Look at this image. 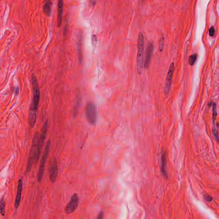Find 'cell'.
Instances as JSON below:
<instances>
[{"label":"cell","instance_id":"9c48e42d","mask_svg":"<svg viewBox=\"0 0 219 219\" xmlns=\"http://www.w3.org/2000/svg\"><path fill=\"white\" fill-rule=\"evenodd\" d=\"M174 63H172L170 64L167 73V79H166V83H165V87H164V92L165 94H168L170 91V88H171V83H172V79L173 73L174 71Z\"/></svg>","mask_w":219,"mask_h":219},{"label":"cell","instance_id":"9a60e30c","mask_svg":"<svg viewBox=\"0 0 219 219\" xmlns=\"http://www.w3.org/2000/svg\"><path fill=\"white\" fill-rule=\"evenodd\" d=\"M36 120V111L30 110L29 113V121L30 126L33 128L35 125Z\"/></svg>","mask_w":219,"mask_h":219},{"label":"cell","instance_id":"3957f363","mask_svg":"<svg viewBox=\"0 0 219 219\" xmlns=\"http://www.w3.org/2000/svg\"><path fill=\"white\" fill-rule=\"evenodd\" d=\"M32 82L33 85V99L30 110L36 111L38 109L40 99V91L37 79L33 74L32 76Z\"/></svg>","mask_w":219,"mask_h":219},{"label":"cell","instance_id":"cb8c5ba5","mask_svg":"<svg viewBox=\"0 0 219 219\" xmlns=\"http://www.w3.org/2000/svg\"><path fill=\"white\" fill-rule=\"evenodd\" d=\"M90 1H91V4L93 5H95V4H96V0H90Z\"/></svg>","mask_w":219,"mask_h":219},{"label":"cell","instance_id":"7c38bea8","mask_svg":"<svg viewBox=\"0 0 219 219\" xmlns=\"http://www.w3.org/2000/svg\"><path fill=\"white\" fill-rule=\"evenodd\" d=\"M63 0H58L57 5V25L61 26L63 14Z\"/></svg>","mask_w":219,"mask_h":219},{"label":"cell","instance_id":"4fadbf2b","mask_svg":"<svg viewBox=\"0 0 219 219\" xmlns=\"http://www.w3.org/2000/svg\"><path fill=\"white\" fill-rule=\"evenodd\" d=\"M52 0H44L43 10L44 14L47 17H49L51 13Z\"/></svg>","mask_w":219,"mask_h":219},{"label":"cell","instance_id":"d6986e66","mask_svg":"<svg viewBox=\"0 0 219 219\" xmlns=\"http://www.w3.org/2000/svg\"><path fill=\"white\" fill-rule=\"evenodd\" d=\"M212 133L214 136L215 137L216 139L217 140V141H218V134L216 129L215 128H213Z\"/></svg>","mask_w":219,"mask_h":219},{"label":"cell","instance_id":"52a82bcc","mask_svg":"<svg viewBox=\"0 0 219 219\" xmlns=\"http://www.w3.org/2000/svg\"><path fill=\"white\" fill-rule=\"evenodd\" d=\"M79 196L77 193H74L71 198L70 200L66 205L65 211L66 213L70 214L73 213L77 208L79 204Z\"/></svg>","mask_w":219,"mask_h":219},{"label":"cell","instance_id":"2e32d148","mask_svg":"<svg viewBox=\"0 0 219 219\" xmlns=\"http://www.w3.org/2000/svg\"><path fill=\"white\" fill-rule=\"evenodd\" d=\"M5 202L4 198L0 199V213L4 216L5 214Z\"/></svg>","mask_w":219,"mask_h":219},{"label":"cell","instance_id":"5bb4252c","mask_svg":"<svg viewBox=\"0 0 219 219\" xmlns=\"http://www.w3.org/2000/svg\"><path fill=\"white\" fill-rule=\"evenodd\" d=\"M162 167H161V171L162 174L165 177H167V173L166 172V154L165 151L162 150Z\"/></svg>","mask_w":219,"mask_h":219},{"label":"cell","instance_id":"5b68a950","mask_svg":"<svg viewBox=\"0 0 219 219\" xmlns=\"http://www.w3.org/2000/svg\"><path fill=\"white\" fill-rule=\"evenodd\" d=\"M50 146L51 141L50 140H49L48 141L46 146H45L44 153H43V155H42V158L41 160V162H40V166H39L38 174H37V180H38L39 182H40L41 181L42 176L43 175L45 166V163H46L48 156V154H49Z\"/></svg>","mask_w":219,"mask_h":219},{"label":"cell","instance_id":"44dd1931","mask_svg":"<svg viewBox=\"0 0 219 219\" xmlns=\"http://www.w3.org/2000/svg\"><path fill=\"white\" fill-rule=\"evenodd\" d=\"M215 33V30L214 28L213 27H210V28L209 30V34L210 36H214Z\"/></svg>","mask_w":219,"mask_h":219},{"label":"cell","instance_id":"ba28073f","mask_svg":"<svg viewBox=\"0 0 219 219\" xmlns=\"http://www.w3.org/2000/svg\"><path fill=\"white\" fill-rule=\"evenodd\" d=\"M58 174V167L57 161L55 159L53 160L52 163L50 167L49 170V179L51 182L54 183L57 179Z\"/></svg>","mask_w":219,"mask_h":219},{"label":"cell","instance_id":"603a6c76","mask_svg":"<svg viewBox=\"0 0 219 219\" xmlns=\"http://www.w3.org/2000/svg\"><path fill=\"white\" fill-rule=\"evenodd\" d=\"M103 217H104V213H103V212L101 211L99 213L97 218L99 219H102L103 218Z\"/></svg>","mask_w":219,"mask_h":219},{"label":"cell","instance_id":"6da1fadb","mask_svg":"<svg viewBox=\"0 0 219 219\" xmlns=\"http://www.w3.org/2000/svg\"><path fill=\"white\" fill-rule=\"evenodd\" d=\"M137 47L138 51L137 58V69L139 73L141 74L143 69L144 48V39L143 35L141 32H140L139 34Z\"/></svg>","mask_w":219,"mask_h":219},{"label":"cell","instance_id":"277c9868","mask_svg":"<svg viewBox=\"0 0 219 219\" xmlns=\"http://www.w3.org/2000/svg\"><path fill=\"white\" fill-rule=\"evenodd\" d=\"M85 113L88 122L91 125H95L97 121V111L96 105L93 102H89L86 105Z\"/></svg>","mask_w":219,"mask_h":219},{"label":"cell","instance_id":"8992f818","mask_svg":"<svg viewBox=\"0 0 219 219\" xmlns=\"http://www.w3.org/2000/svg\"><path fill=\"white\" fill-rule=\"evenodd\" d=\"M48 128V121H47L45 122V123L44 125H43L42 130L41 134L39 135V138L38 148H37L36 160H35V162H37L39 159V157H40L42 147H43L45 141V139H46Z\"/></svg>","mask_w":219,"mask_h":219},{"label":"cell","instance_id":"7402d4cb","mask_svg":"<svg viewBox=\"0 0 219 219\" xmlns=\"http://www.w3.org/2000/svg\"><path fill=\"white\" fill-rule=\"evenodd\" d=\"M205 199L207 201L211 202L212 200V197L211 196L208 195H206L205 196Z\"/></svg>","mask_w":219,"mask_h":219},{"label":"cell","instance_id":"7a4b0ae2","mask_svg":"<svg viewBox=\"0 0 219 219\" xmlns=\"http://www.w3.org/2000/svg\"><path fill=\"white\" fill-rule=\"evenodd\" d=\"M39 136V133L38 132L35 133L34 136H33L30 155H29V159H28V162H27V173L30 172L33 166V163L35 162V160H36Z\"/></svg>","mask_w":219,"mask_h":219},{"label":"cell","instance_id":"e0dca14e","mask_svg":"<svg viewBox=\"0 0 219 219\" xmlns=\"http://www.w3.org/2000/svg\"><path fill=\"white\" fill-rule=\"evenodd\" d=\"M197 58V55L194 54L190 56L189 60H188V63L190 66H192L194 64Z\"/></svg>","mask_w":219,"mask_h":219},{"label":"cell","instance_id":"30bf717a","mask_svg":"<svg viewBox=\"0 0 219 219\" xmlns=\"http://www.w3.org/2000/svg\"><path fill=\"white\" fill-rule=\"evenodd\" d=\"M153 51V45L152 43H150L148 44L146 50L144 62V66L146 68L149 67L150 65Z\"/></svg>","mask_w":219,"mask_h":219},{"label":"cell","instance_id":"ffe728a7","mask_svg":"<svg viewBox=\"0 0 219 219\" xmlns=\"http://www.w3.org/2000/svg\"><path fill=\"white\" fill-rule=\"evenodd\" d=\"M164 38H161V40H160V42H159V49L160 51H162L164 48Z\"/></svg>","mask_w":219,"mask_h":219},{"label":"cell","instance_id":"ac0fdd59","mask_svg":"<svg viewBox=\"0 0 219 219\" xmlns=\"http://www.w3.org/2000/svg\"><path fill=\"white\" fill-rule=\"evenodd\" d=\"M213 119L214 121L215 120L217 116V106L216 104L215 103H214L213 104Z\"/></svg>","mask_w":219,"mask_h":219},{"label":"cell","instance_id":"8fae6325","mask_svg":"<svg viewBox=\"0 0 219 219\" xmlns=\"http://www.w3.org/2000/svg\"><path fill=\"white\" fill-rule=\"evenodd\" d=\"M22 191V179L19 180L17 187V194L15 200V207L16 209L19 207L21 202V197Z\"/></svg>","mask_w":219,"mask_h":219}]
</instances>
